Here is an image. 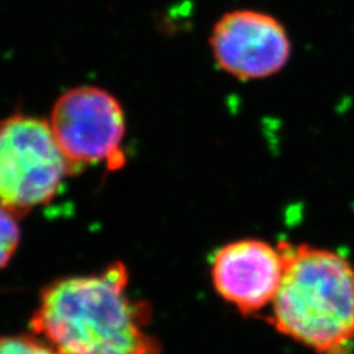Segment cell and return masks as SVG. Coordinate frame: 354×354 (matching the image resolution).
Wrapping results in <instances>:
<instances>
[{
    "label": "cell",
    "instance_id": "6da1fadb",
    "mask_svg": "<svg viewBox=\"0 0 354 354\" xmlns=\"http://www.w3.org/2000/svg\"><path fill=\"white\" fill-rule=\"evenodd\" d=\"M129 272L115 261L99 274L44 288L30 326L59 354H160L148 332L151 307L131 298Z\"/></svg>",
    "mask_w": 354,
    "mask_h": 354
},
{
    "label": "cell",
    "instance_id": "7a4b0ae2",
    "mask_svg": "<svg viewBox=\"0 0 354 354\" xmlns=\"http://www.w3.org/2000/svg\"><path fill=\"white\" fill-rule=\"evenodd\" d=\"M283 274L272 303V325L317 354L354 347V268L341 254L279 242Z\"/></svg>",
    "mask_w": 354,
    "mask_h": 354
},
{
    "label": "cell",
    "instance_id": "3957f363",
    "mask_svg": "<svg viewBox=\"0 0 354 354\" xmlns=\"http://www.w3.org/2000/svg\"><path fill=\"white\" fill-rule=\"evenodd\" d=\"M73 173L48 121L14 115L0 123V207L9 213L48 204Z\"/></svg>",
    "mask_w": 354,
    "mask_h": 354
},
{
    "label": "cell",
    "instance_id": "277c9868",
    "mask_svg": "<svg viewBox=\"0 0 354 354\" xmlns=\"http://www.w3.org/2000/svg\"><path fill=\"white\" fill-rule=\"evenodd\" d=\"M49 124L74 173L88 164L123 162L124 111L104 88L80 86L65 92L53 105Z\"/></svg>",
    "mask_w": 354,
    "mask_h": 354
},
{
    "label": "cell",
    "instance_id": "5b68a950",
    "mask_svg": "<svg viewBox=\"0 0 354 354\" xmlns=\"http://www.w3.org/2000/svg\"><path fill=\"white\" fill-rule=\"evenodd\" d=\"M213 57L225 73L239 80L278 74L291 57V41L274 17L251 9L232 10L213 28Z\"/></svg>",
    "mask_w": 354,
    "mask_h": 354
},
{
    "label": "cell",
    "instance_id": "8992f818",
    "mask_svg": "<svg viewBox=\"0 0 354 354\" xmlns=\"http://www.w3.org/2000/svg\"><path fill=\"white\" fill-rule=\"evenodd\" d=\"M283 274L279 243L239 239L216 251L212 281L217 294L242 315H254L273 303Z\"/></svg>",
    "mask_w": 354,
    "mask_h": 354
},
{
    "label": "cell",
    "instance_id": "52a82bcc",
    "mask_svg": "<svg viewBox=\"0 0 354 354\" xmlns=\"http://www.w3.org/2000/svg\"><path fill=\"white\" fill-rule=\"evenodd\" d=\"M0 354H59L37 335L0 337Z\"/></svg>",
    "mask_w": 354,
    "mask_h": 354
},
{
    "label": "cell",
    "instance_id": "ba28073f",
    "mask_svg": "<svg viewBox=\"0 0 354 354\" xmlns=\"http://www.w3.org/2000/svg\"><path fill=\"white\" fill-rule=\"evenodd\" d=\"M17 216L0 207V269L9 263L19 243V227Z\"/></svg>",
    "mask_w": 354,
    "mask_h": 354
}]
</instances>
